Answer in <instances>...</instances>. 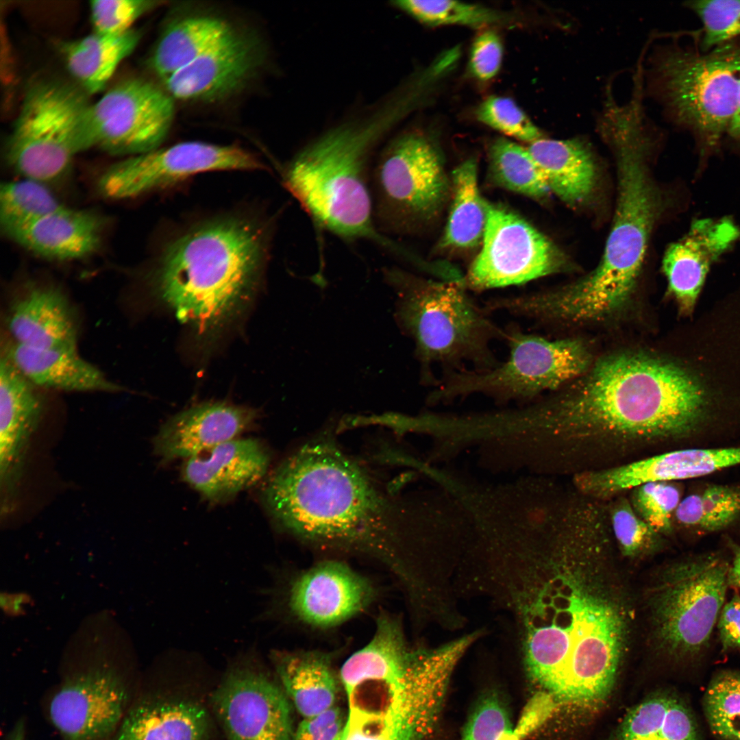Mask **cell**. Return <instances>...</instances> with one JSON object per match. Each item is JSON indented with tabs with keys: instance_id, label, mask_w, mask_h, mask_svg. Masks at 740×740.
Segmentation results:
<instances>
[{
	"instance_id": "1",
	"label": "cell",
	"mask_w": 740,
	"mask_h": 740,
	"mask_svg": "<svg viewBox=\"0 0 740 740\" xmlns=\"http://www.w3.org/2000/svg\"><path fill=\"white\" fill-rule=\"evenodd\" d=\"M576 386L528 410L529 432L550 471L574 476L711 434L715 404L682 367L641 351L604 356Z\"/></svg>"
},
{
	"instance_id": "2",
	"label": "cell",
	"mask_w": 740,
	"mask_h": 740,
	"mask_svg": "<svg viewBox=\"0 0 740 740\" xmlns=\"http://www.w3.org/2000/svg\"><path fill=\"white\" fill-rule=\"evenodd\" d=\"M264 498L297 537L371 556L409 581L403 510L334 444L319 441L297 451L273 473Z\"/></svg>"
},
{
	"instance_id": "3",
	"label": "cell",
	"mask_w": 740,
	"mask_h": 740,
	"mask_svg": "<svg viewBox=\"0 0 740 740\" xmlns=\"http://www.w3.org/2000/svg\"><path fill=\"white\" fill-rule=\"evenodd\" d=\"M537 602L525 639L530 674L559 705L578 709L606 700L619 663L621 626L606 601L559 580Z\"/></svg>"
},
{
	"instance_id": "4",
	"label": "cell",
	"mask_w": 740,
	"mask_h": 740,
	"mask_svg": "<svg viewBox=\"0 0 740 740\" xmlns=\"http://www.w3.org/2000/svg\"><path fill=\"white\" fill-rule=\"evenodd\" d=\"M264 228L237 217L212 219L173 239L151 274L155 295L182 323L212 330L252 296L265 259Z\"/></svg>"
},
{
	"instance_id": "5",
	"label": "cell",
	"mask_w": 740,
	"mask_h": 740,
	"mask_svg": "<svg viewBox=\"0 0 740 740\" xmlns=\"http://www.w3.org/2000/svg\"><path fill=\"white\" fill-rule=\"evenodd\" d=\"M633 143H620L617 206L602 258L581 280L532 297V310L544 323L602 320L619 312L630 299L661 208L642 147Z\"/></svg>"
},
{
	"instance_id": "6",
	"label": "cell",
	"mask_w": 740,
	"mask_h": 740,
	"mask_svg": "<svg viewBox=\"0 0 740 740\" xmlns=\"http://www.w3.org/2000/svg\"><path fill=\"white\" fill-rule=\"evenodd\" d=\"M393 120L388 114L365 125H344L327 132L296 154L283 180L324 230L347 241L369 240L402 254L399 245L378 230L369 180L371 151Z\"/></svg>"
},
{
	"instance_id": "7",
	"label": "cell",
	"mask_w": 740,
	"mask_h": 740,
	"mask_svg": "<svg viewBox=\"0 0 740 740\" xmlns=\"http://www.w3.org/2000/svg\"><path fill=\"white\" fill-rule=\"evenodd\" d=\"M384 276L397 294L395 319L415 343L424 384H437L432 371L436 365L445 372L468 362L481 371L500 364L491 345L504 340V330L471 299L464 278L427 280L397 269Z\"/></svg>"
},
{
	"instance_id": "8",
	"label": "cell",
	"mask_w": 740,
	"mask_h": 740,
	"mask_svg": "<svg viewBox=\"0 0 740 740\" xmlns=\"http://www.w3.org/2000/svg\"><path fill=\"white\" fill-rule=\"evenodd\" d=\"M506 360L486 371L443 372L428 401L438 403L482 394L498 401L528 400L582 376L592 356L579 339L549 340L523 332L515 324L504 329Z\"/></svg>"
},
{
	"instance_id": "9",
	"label": "cell",
	"mask_w": 740,
	"mask_h": 740,
	"mask_svg": "<svg viewBox=\"0 0 740 740\" xmlns=\"http://www.w3.org/2000/svg\"><path fill=\"white\" fill-rule=\"evenodd\" d=\"M674 121L695 138L702 157L719 147L735 110L740 82V39L704 51L673 48L658 66Z\"/></svg>"
},
{
	"instance_id": "10",
	"label": "cell",
	"mask_w": 740,
	"mask_h": 740,
	"mask_svg": "<svg viewBox=\"0 0 740 740\" xmlns=\"http://www.w3.org/2000/svg\"><path fill=\"white\" fill-rule=\"evenodd\" d=\"M90 103L70 84L45 79L27 90L5 144V159L17 173L44 184L59 180L74 157L86 150L83 123Z\"/></svg>"
},
{
	"instance_id": "11",
	"label": "cell",
	"mask_w": 740,
	"mask_h": 740,
	"mask_svg": "<svg viewBox=\"0 0 740 740\" xmlns=\"http://www.w3.org/2000/svg\"><path fill=\"white\" fill-rule=\"evenodd\" d=\"M729 567L711 554L675 563L662 572L652 611L659 646L671 659L695 661L707 648L724 602Z\"/></svg>"
},
{
	"instance_id": "12",
	"label": "cell",
	"mask_w": 740,
	"mask_h": 740,
	"mask_svg": "<svg viewBox=\"0 0 740 740\" xmlns=\"http://www.w3.org/2000/svg\"><path fill=\"white\" fill-rule=\"evenodd\" d=\"M40 701L60 740H112L140 678L127 663L97 656L65 666Z\"/></svg>"
},
{
	"instance_id": "13",
	"label": "cell",
	"mask_w": 740,
	"mask_h": 740,
	"mask_svg": "<svg viewBox=\"0 0 740 740\" xmlns=\"http://www.w3.org/2000/svg\"><path fill=\"white\" fill-rule=\"evenodd\" d=\"M451 183L440 152L418 132L401 134L382 151L373 172V209L382 232H399L437 214Z\"/></svg>"
},
{
	"instance_id": "14",
	"label": "cell",
	"mask_w": 740,
	"mask_h": 740,
	"mask_svg": "<svg viewBox=\"0 0 740 740\" xmlns=\"http://www.w3.org/2000/svg\"><path fill=\"white\" fill-rule=\"evenodd\" d=\"M214 684L181 675L141 678L112 740H225L211 705Z\"/></svg>"
},
{
	"instance_id": "15",
	"label": "cell",
	"mask_w": 740,
	"mask_h": 740,
	"mask_svg": "<svg viewBox=\"0 0 740 740\" xmlns=\"http://www.w3.org/2000/svg\"><path fill=\"white\" fill-rule=\"evenodd\" d=\"M174 116L172 97L155 84L129 78L90 103L83 123L86 149L131 156L158 148Z\"/></svg>"
},
{
	"instance_id": "16",
	"label": "cell",
	"mask_w": 740,
	"mask_h": 740,
	"mask_svg": "<svg viewBox=\"0 0 740 740\" xmlns=\"http://www.w3.org/2000/svg\"><path fill=\"white\" fill-rule=\"evenodd\" d=\"M567 265L564 253L535 227L508 209L486 202L482 247L464 282L475 291L521 285Z\"/></svg>"
},
{
	"instance_id": "17",
	"label": "cell",
	"mask_w": 740,
	"mask_h": 740,
	"mask_svg": "<svg viewBox=\"0 0 740 740\" xmlns=\"http://www.w3.org/2000/svg\"><path fill=\"white\" fill-rule=\"evenodd\" d=\"M262 168L251 153L236 146L184 142L127 157L98 180L99 193L122 200L175 184L198 173Z\"/></svg>"
},
{
	"instance_id": "18",
	"label": "cell",
	"mask_w": 740,
	"mask_h": 740,
	"mask_svg": "<svg viewBox=\"0 0 740 740\" xmlns=\"http://www.w3.org/2000/svg\"><path fill=\"white\" fill-rule=\"evenodd\" d=\"M211 705L225 740H293L289 699L258 664L230 665L214 684Z\"/></svg>"
},
{
	"instance_id": "19",
	"label": "cell",
	"mask_w": 740,
	"mask_h": 740,
	"mask_svg": "<svg viewBox=\"0 0 740 740\" xmlns=\"http://www.w3.org/2000/svg\"><path fill=\"white\" fill-rule=\"evenodd\" d=\"M375 596L367 578L343 563L327 560L295 579L289 590L288 605L303 622L328 628L362 612Z\"/></svg>"
},
{
	"instance_id": "20",
	"label": "cell",
	"mask_w": 740,
	"mask_h": 740,
	"mask_svg": "<svg viewBox=\"0 0 740 740\" xmlns=\"http://www.w3.org/2000/svg\"><path fill=\"white\" fill-rule=\"evenodd\" d=\"M37 386L3 356L0 363V482L1 512L14 505L24 457L41 417L44 400Z\"/></svg>"
},
{
	"instance_id": "21",
	"label": "cell",
	"mask_w": 740,
	"mask_h": 740,
	"mask_svg": "<svg viewBox=\"0 0 740 740\" xmlns=\"http://www.w3.org/2000/svg\"><path fill=\"white\" fill-rule=\"evenodd\" d=\"M263 58L256 40L234 31L163 81L166 91L175 98L216 100L243 87L260 68Z\"/></svg>"
},
{
	"instance_id": "22",
	"label": "cell",
	"mask_w": 740,
	"mask_h": 740,
	"mask_svg": "<svg viewBox=\"0 0 740 740\" xmlns=\"http://www.w3.org/2000/svg\"><path fill=\"white\" fill-rule=\"evenodd\" d=\"M739 236L740 230L729 218L700 219L691 223L683 237L667 247L663 269L680 314L692 313L711 265Z\"/></svg>"
},
{
	"instance_id": "23",
	"label": "cell",
	"mask_w": 740,
	"mask_h": 740,
	"mask_svg": "<svg viewBox=\"0 0 740 740\" xmlns=\"http://www.w3.org/2000/svg\"><path fill=\"white\" fill-rule=\"evenodd\" d=\"M256 417L253 409L225 402L204 403L171 417L153 439L164 461L189 458L234 438Z\"/></svg>"
},
{
	"instance_id": "24",
	"label": "cell",
	"mask_w": 740,
	"mask_h": 740,
	"mask_svg": "<svg viewBox=\"0 0 740 740\" xmlns=\"http://www.w3.org/2000/svg\"><path fill=\"white\" fill-rule=\"evenodd\" d=\"M7 325L14 342L22 345L77 348L76 312L63 291L53 285L26 284L11 301Z\"/></svg>"
},
{
	"instance_id": "25",
	"label": "cell",
	"mask_w": 740,
	"mask_h": 740,
	"mask_svg": "<svg viewBox=\"0 0 740 740\" xmlns=\"http://www.w3.org/2000/svg\"><path fill=\"white\" fill-rule=\"evenodd\" d=\"M269 462L258 441L232 439L187 458L182 477L209 500L219 501L256 484Z\"/></svg>"
},
{
	"instance_id": "26",
	"label": "cell",
	"mask_w": 740,
	"mask_h": 740,
	"mask_svg": "<svg viewBox=\"0 0 740 740\" xmlns=\"http://www.w3.org/2000/svg\"><path fill=\"white\" fill-rule=\"evenodd\" d=\"M104 227V219L98 214L66 207L4 234L38 256L68 261L96 252L102 243Z\"/></svg>"
},
{
	"instance_id": "27",
	"label": "cell",
	"mask_w": 740,
	"mask_h": 740,
	"mask_svg": "<svg viewBox=\"0 0 740 740\" xmlns=\"http://www.w3.org/2000/svg\"><path fill=\"white\" fill-rule=\"evenodd\" d=\"M5 357L36 386L71 392H118L123 388L109 380L76 349H38L14 341Z\"/></svg>"
},
{
	"instance_id": "28",
	"label": "cell",
	"mask_w": 740,
	"mask_h": 740,
	"mask_svg": "<svg viewBox=\"0 0 740 740\" xmlns=\"http://www.w3.org/2000/svg\"><path fill=\"white\" fill-rule=\"evenodd\" d=\"M740 465V446L680 448L652 454L617 466L615 486L629 491L652 482H676L702 477Z\"/></svg>"
},
{
	"instance_id": "29",
	"label": "cell",
	"mask_w": 740,
	"mask_h": 740,
	"mask_svg": "<svg viewBox=\"0 0 740 740\" xmlns=\"http://www.w3.org/2000/svg\"><path fill=\"white\" fill-rule=\"evenodd\" d=\"M542 171L551 191L569 204L591 195L596 178L590 149L578 139L539 138L527 147Z\"/></svg>"
},
{
	"instance_id": "30",
	"label": "cell",
	"mask_w": 740,
	"mask_h": 740,
	"mask_svg": "<svg viewBox=\"0 0 740 740\" xmlns=\"http://www.w3.org/2000/svg\"><path fill=\"white\" fill-rule=\"evenodd\" d=\"M274 662L284 691L303 718L335 706L337 681L326 654L312 651L279 653Z\"/></svg>"
},
{
	"instance_id": "31",
	"label": "cell",
	"mask_w": 740,
	"mask_h": 740,
	"mask_svg": "<svg viewBox=\"0 0 740 740\" xmlns=\"http://www.w3.org/2000/svg\"><path fill=\"white\" fill-rule=\"evenodd\" d=\"M140 33L134 29L116 35L97 32L59 44L67 70L87 94L102 91L119 65L136 47Z\"/></svg>"
},
{
	"instance_id": "32",
	"label": "cell",
	"mask_w": 740,
	"mask_h": 740,
	"mask_svg": "<svg viewBox=\"0 0 740 740\" xmlns=\"http://www.w3.org/2000/svg\"><path fill=\"white\" fill-rule=\"evenodd\" d=\"M608 740H702L695 719L678 696L661 692L633 707Z\"/></svg>"
},
{
	"instance_id": "33",
	"label": "cell",
	"mask_w": 740,
	"mask_h": 740,
	"mask_svg": "<svg viewBox=\"0 0 740 740\" xmlns=\"http://www.w3.org/2000/svg\"><path fill=\"white\" fill-rule=\"evenodd\" d=\"M234 31L225 21L208 16H188L176 21L160 36L151 58V66L164 80Z\"/></svg>"
},
{
	"instance_id": "34",
	"label": "cell",
	"mask_w": 740,
	"mask_h": 740,
	"mask_svg": "<svg viewBox=\"0 0 740 740\" xmlns=\"http://www.w3.org/2000/svg\"><path fill=\"white\" fill-rule=\"evenodd\" d=\"M477 175L473 158L464 161L452 172V204L441 241L443 247L471 249L482 241L487 201L480 195Z\"/></svg>"
},
{
	"instance_id": "35",
	"label": "cell",
	"mask_w": 740,
	"mask_h": 740,
	"mask_svg": "<svg viewBox=\"0 0 740 740\" xmlns=\"http://www.w3.org/2000/svg\"><path fill=\"white\" fill-rule=\"evenodd\" d=\"M489 167L493 181L509 190L537 199L551 191L527 147L507 138H497L491 144Z\"/></svg>"
},
{
	"instance_id": "36",
	"label": "cell",
	"mask_w": 740,
	"mask_h": 740,
	"mask_svg": "<svg viewBox=\"0 0 740 740\" xmlns=\"http://www.w3.org/2000/svg\"><path fill=\"white\" fill-rule=\"evenodd\" d=\"M740 518V488L713 484L681 499L674 517L678 525L702 532L724 529Z\"/></svg>"
},
{
	"instance_id": "37",
	"label": "cell",
	"mask_w": 740,
	"mask_h": 740,
	"mask_svg": "<svg viewBox=\"0 0 740 740\" xmlns=\"http://www.w3.org/2000/svg\"><path fill=\"white\" fill-rule=\"evenodd\" d=\"M66 207L42 182L24 178L1 185L0 225L3 232Z\"/></svg>"
},
{
	"instance_id": "38",
	"label": "cell",
	"mask_w": 740,
	"mask_h": 740,
	"mask_svg": "<svg viewBox=\"0 0 740 740\" xmlns=\"http://www.w3.org/2000/svg\"><path fill=\"white\" fill-rule=\"evenodd\" d=\"M394 7L428 26L447 25L482 27L504 23V13L484 5L458 1L402 0Z\"/></svg>"
},
{
	"instance_id": "39",
	"label": "cell",
	"mask_w": 740,
	"mask_h": 740,
	"mask_svg": "<svg viewBox=\"0 0 740 740\" xmlns=\"http://www.w3.org/2000/svg\"><path fill=\"white\" fill-rule=\"evenodd\" d=\"M704 708L715 735L724 740H740V673L716 676L706 690Z\"/></svg>"
},
{
	"instance_id": "40",
	"label": "cell",
	"mask_w": 740,
	"mask_h": 740,
	"mask_svg": "<svg viewBox=\"0 0 740 740\" xmlns=\"http://www.w3.org/2000/svg\"><path fill=\"white\" fill-rule=\"evenodd\" d=\"M607 512L611 534L625 555L648 554L662 545L663 535L635 513L625 494L607 501Z\"/></svg>"
},
{
	"instance_id": "41",
	"label": "cell",
	"mask_w": 740,
	"mask_h": 740,
	"mask_svg": "<svg viewBox=\"0 0 740 740\" xmlns=\"http://www.w3.org/2000/svg\"><path fill=\"white\" fill-rule=\"evenodd\" d=\"M684 5L702 23L701 50L740 39V0L689 1Z\"/></svg>"
},
{
	"instance_id": "42",
	"label": "cell",
	"mask_w": 740,
	"mask_h": 740,
	"mask_svg": "<svg viewBox=\"0 0 740 740\" xmlns=\"http://www.w3.org/2000/svg\"><path fill=\"white\" fill-rule=\"evenodd\" d=\"M674 482H648L629 491L628 498L635 513L662 535L671 532L674 513L682 499Z\"/></svg>"
},
{
	"instance_id": "43",
	"label": "cell",
	"mask_w": 740,
	"mask_h": 740,
	"mask_svg": "<svg viewBox=\"0 0 740 740\" xmlns=\"http://www.w3.org/2000/svg\"><path fill=\"white\" fill-rule=\"evenodd\" d=\"M476 116L493 129L530 144L542 138L539 129L510 98L487 97L477 108Z\"/></svg>"
},
{
	"instance_id": "44",
	"label": "cell",
	"mask_w": 740,
	"mask_h": 740,
	"mask_svg": "<svg viewBox=\"0 0 740 740\" xmlns=\"http://www.w3.org/2000/svg\"><path fill=\"white\" fill-rule=\"evenodd\" d=\"M164 3L150 0H95L90 2L93 32L102 34H121L133 29L141 16Z\"/></svg>"
},
{
	"instance_id": "45",
	"label": "cell",
	"mask_w": 740,
	"mask_h": 740,
	"mask_svg": "<svg viewBox=\"0 0 740 740\" xmlns=\"http://www.w3.org/2000/svg\"><path fill=\"white\" fill-rule=\"evenodd\" d=\"M513 732L507 711L499 698L491 695L478 704L462 740H502Z\"/></svg>"
},
{
	"instance_id": "46",
	"label": "cell",
	"mask_w": 740,
	"mask_h": 740,
	"mask_svg": "<svg viewBox=\"0 0 740 740\" xmlns=\"http://www.w3.org/2000/svg\"><path fill=\"white\" fill-rule=\"evenodd\" d=\"M342 740H406L391 717L371 713L349 712Z\"/></svg>"
},
{
	"instance_id": "47",
	"label": "cell",
	"mask_w": 740,
	"mask_h": 740,
	"mask_svg": "<svg viewBox=\"0 0 740 740\" xmlns=\"http://www.w3.org/2000/svg\"><path fill=\"white\" fill-rule=\"evenodd\" d=\"M502 56L500 36L492 29L485 30L473 42L469 62L470 72L480 81H489L500 71Z\"/></svg>"
},
{
	"instance_id": "48",
	"label": "cell",
	"mask_w": 740,
	"mask_h": 740,
	"mask_svg": "<svg viewBox=\"0 0 740 740\" xmlns=\"http://www.w3.org/2000/svg\"><path fill=\"white\" fill-rule=\"evenodd\" d=\"M345 722L335 708L303 718L294 732L293 740H340Z\"/></svg>"
},
{
	"instance_id": "49",
	"label": "cell",
	"mask_w": 740,
	"mask_h": 740,
	"mask_svg": "<svg viewBox=\"0 0 740 740\" xmlns=\"http://www.w3.org/2000/svg\"><path fill=\"white\" fill-rule=\"evenodd\" d=\"M717 628L722 650L740 652V597L738 594H735L722 609Z\"/></svg>"
},
{
	"instance_id": "50",
	"label": "cell",
	"mask_w": 740,
	"mask_h": 740,
	"mask_svg": "<svg viewBox=\"0 0 740 740\" xmlns=\"http://www.w3.org/2000/svg\"><path fill=\"white\" fill-rule=\"evenodd\" d=\"M726 137L740 149V82L737 92L735 110Z\"/></svg>"
},
{
	"instance_id": "51",
	"label": "cell",
	"mask_w": 740,
	"mask_h": 740,
	"mask_svg": "<svg viewBox=\"0 0 740 740\" xmlns=\"http://www.w3.org/2000/svg\"><path fill=\"white\" fill-rule=\"evenodd\" d=\"M27 719L18 718L7 732L4 740H26Z\"/></svg>"
},
{
	"instance_id": "52",
	"label": "cell",
	"mask_w": 740,
	"mask_h": 740,
	"mask_svg": "<svg viewBox=\"0 0 740 740\" xmlns=\"http://www.w3.org/2000/svg\"><path fill=\"white\" fill-rule=\"evenodd\" d=\"M728 581V585L740 588V547L736 550L732 563L730 565Z\"/></svg>"
},
{
	"instance_id": "53",
	"label": "cell",
	"mask_w": 740,
	"mask_h": 740,
	"mask_svg": "<svg viewBox=\"0 0 740 740\" xmlns=\"http://www.w3.org/2000/svg\"><path fill=\"white\" fill-rule=\"evenodd\" d=\"M520 739H521L519 738V737L516 734V732L514 730L513 732H512V733L509 734L508 735L506 736L502 740H520Z\"/></svg>"
}]
</instances>
